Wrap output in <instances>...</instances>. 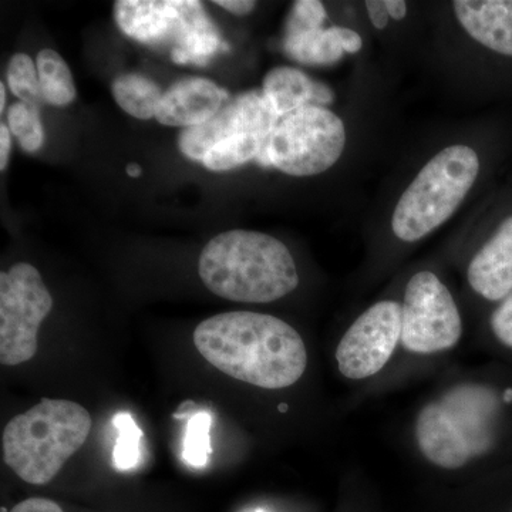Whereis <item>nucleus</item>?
I'll use <instances>...</instances> for the list:
<instances>
[{
  "label": "nucleus",
  "instance_id": "f257e3e1",
  "mask_svg": "<svg viewBox=\"0 0 512 512\" xmlns=\"http://www.w3.org/2000/svg\"><path fill=\"white\" fill-rule=\"evenodd\" d=\"M200 355L225 375L262 389H285L308 365L305 343L284 320L255 312H228L194 330Z\"/></svg>",
  "mask_w": 512,
  "mask_h": 512
},
{
  "label": "nucleus",
  "instance_id": "f03ea898",
  "mask_svg": "<svg viewBox=\"0 0 512 512\" xmlns=\"http://www.w3.org/2000/svg\"><path fill=\"white\" fill-rule=\"evenodd\" d=\"M198 274L214 295L232 302L268 303L295 291L299 274L289 249L264 232H222L202 249Z\"/></svg>",
  "mask_w": 512,
  "mask_h": 512
},
{
  "label": "nucleus",
  "instance_id": "7ed1b4c3",
  "mask_svg": "<svg viewBox=\"0 0 512 512\" xmlns=\"http://www.w3.org/2000/svg\"><path fill=\"white\" fill-rule=\"evenodd\" d=\"M92 417L69 400L42 399L3 430V460L25 483L49 484L86 443Z\"/></svg>",
  "mask_w": 512,
  "mask_h": 512
},
{
  "label": "nucleus",
  "instance_id": "20e7f679",
  "mask_svg": "<svg viewBox=\"0 0 512 512\" xmlns=\"http://www.w3.org/2000/svg\"><path fill=\"white\" fill-rule=\"evenodd\" d=\"M498 400L478 384H458L421 410L417 444L434 466L456 470L490 448Z\"/></svg>",
  "mask_w": 512,
  "mask_h": 512
},
{
  "label": "nucleus",
  "instance_id": "39448f33",
  "mask_svg": "<svg viewBox=\"0 0 512 512\" xmlns=\"http://www.w3.org/2000/svg\"><path fill=\"white\" fill-rule=\"evenodd\" d=\"M481 171L480 156L464 144L448 146L431 158L394 208L393 234L417 242L436 231L466 200Z\"/></svg>",
  "mask_w": 512,
  "mask_h": 512
},
{
  "label": "nucleus",
  "instance_id": "423d86ee",
  "mask_svg": "<svg viewBox=\"0 0 512 512\" xmlns=\"http://www.w3.org/2000/svg\"><path fill=\"white\" fill-rule=\"evenodd\" d=\"M114 16L121 32L167 50L177 64L205 66L229 47L197 0H120Z\"/></svg>",
  "mask_w": 512,
  "mask_h": 512
},
{
  "label": "nucleus",
  "instance_id": "0eeeda50",
  "mask_svg": "<svg viewBox=\"0 0 512 512\" xmlns=\"http://www.w3.org/2000/svg\"><path fill=\"white\" fill-rule=\"evenodd\" d=\"M345 147L346 127L338 114L309 104L279 119L256 161L292 177H312L338 163Z\"/></svg>",
  "mask_w": 512,
  "mask_h": 512
},
{
  "label": "nucleus",
  "instance_id": "6e6552de",
  "mask_svg": "<svg viewBox=\"0 0 512 512\" xmlns=\"http://www.w3.org/2000/svg\"><path fill=\"white\" fill-rule=\"evenodd\" d=\"M53 298L33 265L20 262L0 274V363L18 366L37 352V332Z\"/></svg>",
  "mask_w": 512,
  "mask_h": 512
},
{
  "label": "nucleus",
  "instance_id": "1a4fd4ad",
  "mask_svg": "<svg viewBox=\"0 0 512 512\" xmlns=\"http://www.w3.org/2000/svg\"><path fill=\"white\" fill-rule=\"evenodd\" d=\"M463 333V322L447 286L433 272H419L404 293L402 343L419 355L454 348Z\"/></svg>",
  "mask_w": 512,
  "mask_h": 512
},
{
  "label": "nucleus",
  "instance_id": "9d476101",
  "mask_svg": "<svg viewBox=\"0 0 512 512\" xmlns=\"http://www.w3.org/2000/svg\"><path fill=\"white\" fill-rule=\"evenodd\" d=\"M403 306L383 301L370 306L340 340L336 360L340 373L352 380L376 375L402 340Z\"/></svg>",
  "mask_w": 512,
  "mask_h": 512
},
{
  "label": "nucleus",
  "instance_id": "9b49d317",
  "mask_svg": "<svg viewBox=\"0 0 512 512\" xmlns=\"http://www.w3.org/2000/svg\"><path fill=\"white\" fill-rule=\"evenodd\" d=\"M278 121L264 92L251 90L228 100L212 119L181 131L178 148L185 157L201 163L212 147L237 134L254 133L268 138Z\"/></svg>",
  "mask_w": 512,
  "mask_h": 512
},
{
  "label": "nucleus",
  "instance_id": "f8f14e48",
  "mask_svg": "<svg viewBox=\"0 0 512 512\" xmlns=\"http://www.w3.org/2000/svg\"><path fill=\"white\" fill-rule=\"evenodd\" d=\"M468 284L481 298L501 302L512 291V208L468 265Z\"/></svg>",
  "mask_w": 512,
  "mask_h": 512
},
{
  "label": "nucleus",
  "instance_id": "ddd939ff",
  "mask_svg": "<svg viewBox=\"0 0 512 512\" xmlns=\"http://www.w3.org/2000/svg\"><path fill=\"white\" fill-rule=\"evenodd\" d=\"M228 100L227 90L212 80L187 77L164 93L156 120L164 126L197 127L212 119Z\"/></svg>",
  "mask_w": 512,
  "mask_h": 512
},
{
  "label": "nucleus",
  "instance_id": "4468645a",
  "mask_svg": "<svg viewBox=\"0 0 512 512\" xmlns=\"http://www.w3.org/2000/svg\"><path fill=\"white\" fill-rule=\"evenodd\" d=\"M453 10L477 45L512 66V0H456Z\"/></svg>",
  "mask_w": 512,
  "mask_h": 512
},
{
  "label": "nucleus",
  "instance_id": "2eb2a0df",
  "mask_svg": "<svg viewBox=\"0 0 512 512\" xmlns=\"http://www.w3.org/2000/svg\"><path fill=\"white\" fill-rule=\"evenodd\" d=\"M262 92L279 119L309 104L323 107L333 101V94L325 84L315 82L301 70L289 66L275 67L266 74Z\"/></svg>",
  "mask_w": 512,
  "mask_h": 512
},
{
  "label": "nucleus",
  "instance_id": "dca6fc26",
  "mask_svg": "<svg viewBox=\"0 0 512 512\" xmlns=\"http://www.w3.org/2000/svg\"><path fill=\"white\" fill-rule=\"evenodd\" d=\"M363 47V39L348 28L316 29L284 40L286 55L308 66H329L343 55H355Z\"/></svg>",
  "mask_w": 512,
  "mask_h": 512
},
{
  "label": "nucleus",
  "instance_id": "f3484780",
  "mask_svg": "<svg viewBox=\"0 0 512 512\" xmlns=\"http://www.w3.org/2000/svg\"><path fill=\"white\" fill-rule=\"evenodd\" d=\"M111 93L120 109L138 120L156 117L164 93L156 82L143 74H120L111 84Z\"/></svg>",
  "mask_w": 512,
  "mask_h": 512
},
{
  "label": "nucleus",
  "instance_id": "a211bd4d",
  "mask_svg": "<svg viewBox=\"0 0 512 512\" xmlns=\"http://www.w3.org/2000/svg\"><path fill=\"white\" fill-rule=\"evenodd\" d=\"M40 89L45 103L56 107L69 106L76 99L72 72L55 50L45 49L36 57Z\"/></svg>",
  "mask_w": 512,
  "mask_h": 512
},
{
  "label": "nucleus",
  "instance_id": "6ab92c4d",
  "mask_svg": "<svg viewBox=\"0 0 512 512\" xmlns=\"http://www.w3.org/2000/svg\"><path fill=\"white\" fill-rule=\"evenodd\" d=\"M268 138L242 133L221 141L202 158V165L211 171H229L252 160H258Z\"/></svg>",
  "mask_w": 512,
  "mask_h": 512
},
{
  "label": "nucleus",
  "instance_id": "aec40b11",
  "mask_svg": "<svg viewBox=\"0 0 512 512\" xmlns=\"http://www.w3.org/2000/svg\"><path fill=\"white\" fill-rule=\"evenodd\" d=\"M6 124H8L10 133L16 137L20 147L26 153H36L42 148L43 141H45V130H43L42 120H40L39 107L23 103V101L12 104L6 113Z\"/></svg>",
  "mask_w": 512,
  "mask_h": 512
},
{
  "label": "nucleus",
  "instance_id": "412c9836",
  "mask_svg": "<svg viewBox=\"0 0 512 512\" xmlns=\"http://www.w3.org/2000/svg\"><path fill=\"white\" fill-rule=\"evenodd\" d=\"M8 86L23 103L39 107L45 103L40 89L39 72L36 63L25 53H18L9 60Z\"/></svg>",
  "mask_w": 512,
  "mask_h": 512
},
{
  "label": "nucleus",
  "instance_id": "4be33fe9",
  "mask_svg": "<svg viewBox=\"0 0 512 512\" xmlns=\"http://www.w3.org/2000/svg\"><path fill=\"white\" fill-rule=\"evenodd\" d=\"M113 426L119 433L113 451L114 467L121 471L133 470L140 461L143 431L137 426L133 416L128 413L116 414L113 417Z\"/></svg>",
  "mask_w": 512,
  "mask_h": 512
},
{
  "label": "nucleus",
  "instance_id": "5701e85b",
  "mask_svg": "<svg viewBox=\"0 0 512 512\" xmlns=\"http://www.w3.org/2000/svg\"><path fill=\"white\" fill-rule=\"evenodd\" d=\"M211 424L212 416L207 412L197 413L188 421L184 441V458L192 467L207 466L208 457L212 451Z\"/></svg>",
  "mask_w": 512,
  "mask_h": 512
},
{
  "label": "nucleus",
  "instance_id": "b1692460",
  "mask_svg": "<svg viewBox=\"0 0 512 512\" xmlns=\"http://www.w3.org/2000/svg\"><path fill=\"white\" fill-rule=\"evenodd\" d=\"M328 18L325 6L318 0H299L293 3L291 15L286 23V36L302 35L320 29Z\"/></svg>",
  "mask_w": 512,
  "mask_h": 512
},
{
  "label": "nucleus",
  "instance_id": "393cba45",
  "mask_svg": "<svg viewBox=\"0 0 512 512\" xmlns=\"http://www.w3.org/2000/svg\"><path fill=\"white\" fill-rule=\"evenodd\" d=\"M491 329L498 342L512 348V291L505 296L491 316Z\"/></svg>",
  "mask_w": 512,
  "mask_h": 512
},
{
  "label": "nucleus",
  "instance_id": "a878e982",
  "mask_svg": "<svg viewBox=\"0 0 512 512\" xmlns=\"http://www.w3.org/2000/svg\"><path fill=\"white\" fill-rule=\"evenodd\" d=\"M10 512H63L62 507L47 498H29L15 505Z\"/></svg>",
  "mask_w": 512,
  "mask_h": 512
},
{
  "label": "nucleus",
  "instance_id": "bb28decb",
  "mask_svg": "<svg viewBox=\"0 0 512 512\" xmlns=\"http://www.w3.org/2000/svg\"><path fill=\"white\" fill-rule=\"evenodd\" d=\"M365 5L372 25L376 29H386L387 25H389L390 16L384 2L382 0H367Z\"/></svg>",
  "mask_w": 512,
  "mask_h": 512
},
{
  "label": "nucleus",
  "instance_id": "cd10ccee",
  "mask_svg": "<svg viewBox=\"0 0 512 512\" xmlns=\"http://www.w3.org/2000/svg\"><path fill=\"white\" fill-rule=\"evenodd\" d=\"M215 5L228 10L232 15L247 16L255 9L254 0H215Z\"/></svg>",
  "mask_w": 512,
  "mask_h": 512
},
{
  "label": "nucleus",
  "instance_id": "c85d7f7f",
  "mask_svg": "<svg viewBox=\"0 0 512 512\" xmlns=\"http://www.w3.org/2000/svg\"><path fill=\"white\" fill-rule=\"evenodd\" d=\"M8 124H0V170L5 171L8 167L12 138H10Z\"/></svg>",
  "mask_w": 512,
  "mask_h": 512
},
{
  "label": "nucleus",
  "instance_id": "c756f323",
  "mask_svg": "<svg viewBox=\"0 0 512 512\" xmlns=\"http://www.w3.org/2000/svg\"><path fill=\"white\" fill-rule=\"evenodd\" d=\"M390 19L403 20L407 15V3L403 0H384Z\"/></svg>",
  "mask_w": 512,
  "mask_h": 512
},
{
  "label": "nucleus",
  "instance_id": "7c9ffc66",
  "mask_svg": "<svg viewBox=\"0 0 512 512\" xmlns=\"http://www.w3.org/2000/svg\"><path fill=\"white\" fill-rule=\"evenodd\" d=\"M127 174L130 177L137 178L141 175V167L138 164H128L127 165Z\"/></svg>",
  "mask_w": 512,
  "mask_h": 512
},
{
  "label": "nucleus",
  "instance_id": "2f4dec72",
  "mask_svg": "<svg viewBox=\"0 0 512 512\" xmlns=\"http://www.w3.org/2000/svg\"><path fill=\"white\" fill-rule=\"evenodd\" d=\"M6 107V86L3 83H0V113L5 111Z\"/></svg>",
  "mask_w": 512,
  "mask_h": 512
},
{
  "label": "nucleus",
  "instance_id": "473e14b6",
  "mask_svg": "<svg viewBox=\"0 0 512 512\" xmlns=\"http://www.w3.org/2000/svg\"><path fill=\"white\" fill-rule=\"evenodd\" d=\"M254 512H264V511H262V510H256V511H254Z\"/></svg>",
  "mask_w": 512,
  "mask_h": 512
}]
</instances>
